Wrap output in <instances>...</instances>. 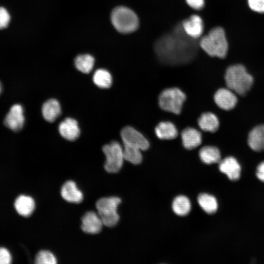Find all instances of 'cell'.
<instances>
[{
	"label": "cell",
	"instance_id": "cell-1",
	"mask_svg": "<svg viewBox=\"0 0 264 264\" xmlns=\"http://www.w3.org/2000/svg\"><path fill=\"white\" fill-rule=\"evenodd\" d=\"M198 49L196 39L185 33L181 23L176 25L171 32L160 38L155 44V51L159 60L170 65L189 62L197 55Z\"/></svg>",
	"mask_w": 264,
	"mask_h": 264
},
{
	"label": "cell",
	"instance_id": "cell-2",
	"mask_svg": "<svg viewBox=\"0 0 264 264\" xmlns=\"http://www.w3.org/2000/svg\"><path fill=\"white\" fill-rule=\"evenodd\" d=\"M199 46L209 55L223 58L228 50V44L224 30L217 27L212 29L208 34L202 37Z\"/></svg>",
	"mask_w": 264,
	"mask_h": 264
},
{
	"label": "cell",
	"instance_id": "cell-3",
	"mask_svg": "<svg viewBox=\"0 0 264 264\" xmlns=\"http://www.w3.org/2000/svg\"><path fill=\"white\" fill-rule=\"evenodd\" d=\"M225 80L229 89L242 95L250 89L253 82L252 76L242 65L229 66L226 71Z\"/></svg>",
	"mask_w": 264,
	"mask_h": 264
},
{
	"label": "cell",
	"instance_id": "cell-4",
	"mask_svg": "<svg viewBox=\"0 0 264 264\" xmlns=\"http://www.w3.org/2000/svg\"><path fill=\"white\" fill-rule=\"evenodd\" d=\"M111 21L115 28L122 33H132L137 29L139 25L136 14L125 6H118L112 10Z\"/></svg>",
	"mask_w": 264,
	"mask_h": 264
},
{
	"label": "cell",
	"instance_id": "cell-5",
	"mask_svg": "<svg viewBox=\"0 0 264 264\" xmlns=\"http://www.w3.org/2000/svg\"><path fill=\"white\" fill-rule=\"evenodd\" d=\"M121 202V199L116 197L103 198L97 201V213L103 225L110 227L116 225L119 220L117 209Z\"/></svg>",
	"mask_w": 264,
	"mask_h": 264
},
{
	"label": "cell",
	"instance_id": "cell-6",
	"mask_svg": "<svg viewBox=\"0 0 264 264\" xmlns=\"http://www.w3.org/2000/svg\"><path fill=\"white\" fill-rule=\"evenodd\" d=\"M186 99L185 94L177 88L165 89L160 94L158 102L164 110L178 114Z\"/></svg>",
	"mask_w": 264,
	"mask_h": 264
},
{
	"label": "cell",
	"instance_id": "cell-7",
	"mask_svg": "<svg viewBox=\"0 0 264 264\" xmlns=\"http://www.w3.org/2000/svg\"><path fill=\"white\" fill-rule=\"evenodd\" d=\"M106 160L104 168L109 173H117L122 168L125 159L123 148L121 144L113 141L102 148Z\"/></svg>",
	"mask_w": 264,
	"mask_h": 264
},
{
	"label": "cell",
	"instance_id": "cell-8",
	"mask_svg": "<svg viewBox=\"0 0 264 264\" xmlns=\"http://www.w3.org/2000/svg\"><path fill=\"white\" fill-rule=\"evenodd\" d=\"M123 145L129 146L145 151L149 147L148 140L138 131L132 127L127 126L120 132Z\"/></svg>",
	"mask_w": 264,
	"mask_h": 264
},
{
	"label": "cell",
	"instance_id": "cell-9",
	"mask_svg": "<svg viewBox=\"0 0 264 264\" xmlns=\"http://www.w3.org/2000/svg\"><path fill=\"white\" fill-rule=\"evenodd\" d=\"M24 123L23 110L20 104L13 105L5 116L4 124L6 127L15 132L21 130Z\"/></svg>",
	"mask_w": 264,
	"mask_h": 264
},
{
	"label": "cell",
	"instance_id": "cell-10",
	"mask_svg": "<svg viewBox=\"0 0 264 264\" xmlns=\"http://www.w3.org/2000/svg\"><path fill=\"white\" fill-rule=\"evenodd\" d=\"M81 229L85 233L95 234L102 230L103 223L98 213L88 211L82 217Z\"/></svg>",
	"mask_w": 264,
	"mask_h": 264
},
{
	"label": "cell",
	"instance_id": "cell-11",
	"mask_svg": "<svg viewBox=\"0 0 264 264\" xmlns=\"http://www.w3.org/2000/svg\"><path fill=\"white\" fill-rule=\"evenodd\" d=\"M181 24L185 33L193 39H197L199 38L203 32V22L198 15L191 16L183 21Z\"/></svg>",
	"mask_w": 264,
	"mask_h": 264
},
{
	"label": "cell",
	"instance_id": "cell-12",
	"mask_svg": "<svg viewBox=\"0 0 264 264\" xmlns=\"http://www.w3.org/2000/svg\"><path fill=\"white\" fill-rule=\"evenodd\" d=\"M214 100L217 105L224 110L233 109L237 103L236 95L230 89L220 88L214 95Z\"/></svg>",
	"mask_w": 264,
	"mask_h": 264
},
{
	"label": "cell",
	"instance_id": "cell-13",
	"mask_svg": "<svg viewBox=\"0 0 264 264\" xmlns=\"http://www.w3.org/2000/svg\"><path fill=\"white\" fill-rule=\"evenodd\" d=\"M59 132L63 138L71 141L76 140L80 134L77 121L69 117L65 119L60 123Z\"/></svg>",
	"mask_w": 264,
	"mask_h": 264
},
{
	"label": "cell",
	"instance_id": "cell-14",
	"mask_svg": "<svg viewBox=\"0 0 264 264\" xmlns=\"http://www.w3.org/2000/svg\"><path fill=\"white\" fill-rule=\"evenodd\" d=\"M219 170L231 180H238L241 175V168L236 159L229 156L220 161Z\"/></svg>",
	"mask_w": 264,
	"mask_h": 264
},
{
	"label": "cell",
	"instance_id": "cell-15",
	"mask_svg": "<svg viewBox=\"0 0 264 264\" xmlns=\"http://www.w3.org/2000/svg\"><path fill=\"white\" fill-rule=\"evenodd\" d=\"M61 194L62 198L69 202L78 203L83 199V193L72 180L67 181L63 185Z\"/></svg>",
	"mask_w": 264,
	"mask_h": 264
},
{
	"label": "cell",
	"instance_id": "cell-16",
	"mask_svg": "<svg viewBox=\"0 0 264 264\" xmlns=\"http://www.w3.org/2000/svg\"><path fill=\"white\" fill-rule=\"evenodd\" d=\"M14 207L20 215L27 217L33 213L35 209V201L29 196L21 195L15 200Z\"/></svg>",
	"mask_w": 264,
	"mask_h": 264
},
{
	"label": "cell",
	"instance_id": "cell-17",
	"mask_svg": "<svg viewBox=\"0 0 264 264\" xmlns=\"http://www.w3.org/2000/svg\"><path fill=\"white\" fill-rule=\"evenodd\" d=\"M182 144L187 150H192L200 145L202 136L200 132L196 129L188 127L181 133Z\"/></svg>",
	"mask_w": 264,
	"mask_h": 264
},
{
	"label": "cell",
	"instance_id": "cell-18",
	"mask_svg": "<svg viewBox=\"0 0 264 264\" xmlns=\"http://www.w3.org/2000/svg\"><path fill=\"white\" fill-rule=\"evenodd\" d=\"M248 144L253 151L260 152L264 150V125L254 128L249 132Z\"/></svg>",
	"mask_w": 264,
	"mask_h": 264
},
{
	"label": "cell",
	"instance_id": "cell-19",
	"mask_svg": "<svg viewBox=\"0 0 264 264\" xmlns=\"http://www.w3.org/2000/svg\"><path fill=\"white\" fill-rule=\"evenodd\" d=\"M42 111L43 116L46 121L53 122L60 115L61 107L58 100L50 99L43 105Z\"/></svg>",
	"mask_w": 264,
	"mask_h": 264
},
{
	"label": "cell",
	"instance_id": "cell-20",
	"mask_svg": "<svg viewBox=\"0 0 264 264\" xmlns=\"http://www.w3.org/2000/svg\"><path fill=\"white\" fill-rule=\"evenodd\" d=\"M198 124L203 131L214 132L219 128V121L214 113L208 112L201 114L198 118Z\"/></svg>",
	"mask_w": 264,
	"mask_h": 264
},
{
	"label": "cell",
	"instance_id": "cell-21",
	"mask_svg": "<svg viewBox=\"0 0 264 264\" xmlns=\"http://www.w3.org/2000/svg\"><path fill=\"white\" fill-rule=\"evenodd\" d=\"M155 132L157 137L161 139H173L177 135L175 126L168 121L159 123L155 128Z\"/></svg>",
	"mask_w": 264,
	"mask_h": 264
},
{
	"label": "cell",
	"instance_id": "cell-22",
	"mask_svg": "<svg viewBox=\"0 0 264 264\" xmlns=\"http://www.w3.org/2000/svg\"><path fill=\"white\" fill-rule=\"evenodd\" d=\"M199 156L201 160L207 164L220 162L221 159L220 150L214 146H204L200 150Z\"/></svg>",
	"mask_w": 264,
	"mask_h": 264
},
{
	"label": "cell",
	"instance_id": "cell-23",
	"mask_svg": "<svg viewBox=\"0 0 264 264\" xmlns=\"http://www.w3.org/2000/svg\"><path fill=\"white\" fill-rule=\"evenodd\" d=\"M198 201L200 207L207 214H214L218 209L217 200L211 195L206 193L200 194L198 196Z\"/></svg>",
	"mask_w": 264,
	"mask_h": 264
},
{
	"label": "cell",
	"instance_id": "cell-24",
	"mask_svg": "<svg viewBox=\"0 0 264 264\" xmlns=\"http://www.w3.org/2000/svg\"><path fill=\"white\" fill-rule=\"evenodd\" d=\"M172 209L174 213L180 216L187 215L191 209V204L189 198L184 196L176 197L172 203Z\"/></svg>",
	"mask_w": 264,
	"mask_h": 264
},
{
	"label": "cell",
	"instance_id": "cell-25",
	"mask_svg": "<svg viewBox=\"0 0 264 264\" xmlns=\"http://www.w3.org/2000/svg\"><path fill=\"white\" fill-rule=\"evenodd\" d=\"M94 83L101 88H108L112 85V76L110 73L104 69H98L93 76Z\"/></svg>",
	"mask_w": 264,
	"mask_h": 264
},
{
	"label": "cell",
	"instance_id": "cell-26",
	"mask_svg": "<svg viewBox=\"0 0 264 264\" xmlns=\"http://www.w3.org/2000/svg\"><path fill=\"white\" fill-rule=\"evenodd\" d=\"M76 68L84 73H89L94 64V58L89 54L80 55L75 59Z\"/></svg>",
	"mask_w": 264,
	"mask_h": 264
},
{
	"label": "cell",
	"instance_id": "cell-27",
	"mask_svg": "<svg viewBox=\"0 0 264 264\" xmlns=\"http://www.w3.org/2000/svg\"><path fill=\"white\" fill-rule=\"evenodd\" d=\"M123 153L125 159L133 164H138L142 160L141 150L127 145H123Z\"/></svg>",
	"mask_w": 264,
	"mask_h": 264
},
{
	"label": "cell",
	"instance_id": "cell-28",
	"mask_svg": "<svg viewBox=\"0 0 264 264\" xmlns=\"http://www.w3.org/2000/svg\"><path fill=\"white\" fill-rule=\"evenodd\" d=\"M35 262L37 264H55L57 263V259L51 252L41 250L37 254Z\"/></svg>",
	"mask_w": 264,
	"mask_h": 264
},
{
	"label": "cell",
	"instance_id": "cell-29",
	"mask_svg": "<svg viewBox=\"0 0 264 264\" xmlns=\"http://www.w3.org/2000/svg\"><path fill=\"white\" fill-rule=\"evenodd\" d=\"M10 21V16L7 11L0 7V29L6 27Z\"/></svg>",
	"mask_w": 264,
	"mask_h": 264
},
{
	"label": "cell",
	"instance_id": "cell-30",
	"mask_svg": "<svg viewBox=\"0 0 264 264\" xmlns=\"http://www.w3.org/2000/svg\"><path fill=\"white\" fill-rule=\"evenodd\" d=\"M250 8L259 13H264V0H248Z\"/></svg>",
	"mask_w": 264,
	"mask_h": 264
},
{
	"label": "cell",
	"instance_id": "cell-31",
	"mask_svg": "<svg viewBox=\"0 0 264 264\" xmlns=\"http://www.w3.org/2000/svg\"><path fill=\"white\" fill-rule=\"evenodd\" d=\"M12 262V256L9 250L4 247H0V264H9Z\"/></svg>",
	"mask_w": 264,
	"mask_h": 264
},
{
	"label": "cell",
	"instance_id": "cell-32",
	"mask_svg": "<svg viewBox=\"0 0 264 264\" xmlns=\"http://www.w3.org/2000/svg\"><path fill=\"white\" fill-rule=\"evenodd\" d=\"M189 6L195 10H200L204 5V0H186Z\"/></svg>",
	"mask_w": 264,
	"mask_h": 264
},
{
	"label": "cell",
	"instance_id": "cell-33",
	"mask_svg": "<svg viewBox=\"0 0 264 264\" xmlns=\"http://www.w3.org/2000/svg\"><path fill=\"white\" fill-rule=\"evenodd\" d=\"M256 176L258 179L264 182V161L261 162L257 168Z\"/></svg>",
	"mask_w": 264,
	"mask_h": 264
},
{
	"label": "cell",
	"instance_id": "cell-34",
	"mask_svg": "<svg viewBox=\"0 0 264 264\" xmlns=\"http://www.w3.org/2000/svg\"><path fill=\"white\" fill-rule=\"evenodd\" d=\"M1 83H0V93H1Z\"/></svg>",
	"mask_w": 264,
	"mask_h": 264
}]
</instances>
